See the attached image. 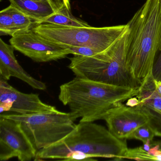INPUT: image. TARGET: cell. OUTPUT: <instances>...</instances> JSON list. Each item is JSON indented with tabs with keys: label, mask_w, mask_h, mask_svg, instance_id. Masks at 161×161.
Returning a JSON list of instances; mask_svg holds the SVG:
<instances>
[{
	"label": "cell",
	"mask_w": 161,
	"mask_h": 161,
	"mask_svg": "<svg viewBox=\"0 0 161 161\" xmlns=\"http://www.w3.org/2000/svg\"><path fill=\"white\" fill-rule=\"evenodd\" d=\"M152 72L141 82L136 97L139 103L161 114V94L156 87Z\"/></svg>",
	"instance_id": "13"
},
{
	"label": "cell",
	"mask_w": 161,
	"mask_h": 161,
	"mask_svg": "<svg viewBox=\"0 0 161 161\" xmlns=\"http://www.w3.org/2000/svg\"><path fill=\"white\" fill-rule=\"evenodd\" d=\"M66 47L71 54L74 55H81L84 56H92L98 53H100V52L87 47H69L65 46Z\"/></svg>",
	"instance_id": "19"
},
{
	"label": "cell",
	"mask_w": 161,
	"mask_h": 161,
	"mask_svg": "<svg viewBox=\"0 0 161 161\" xmlns=\"http://www.w3.org/2000/svg\"><path fill=\"white\" fill-rule=\"evenodd\" d=\"M17 30L12 17L3 10L0 12V35L13 36L17 33Z\"/></svg>",
	"instance_id": "16"
},
{
	"label": "cell",
	"mask_w": 161,
	"mask_h": 161,
	"mask_svg": "<svg viewBox=\"0 0 161 161\" xmlns=\"http://www.w3.org/2000/svg\"><path fill=\"white\" fill-rule=\"evenodd\" d=\"M11 5L38 22L55 13L47 0H9Z\"/></svg>",
	"instance_id": "12"
},
{
	"label": "cell",
	"mask_w": 161,
	"mask_h": 161,
	"mask_svg": "<svg viewBox=\"0 0 161 161\" xmlns=\"http://www.w3.org/2000/svg\"><path fill=\"white\" fill-rule=\"evenodd\" d=\"M14 50L0 39V79L8 81L11 77H15L34 89L46 90V84L32 77L20 65L14 54Z\"/></svg>",
	"instance_id": "11"
},
{
	"label": "cell",
	"mask_w": 161,
	"mask_h": 161,
	"mask_svg": "<svg viewBox=\"0 0 161 161\" xmlns=\"http://www.w3.org/2000/svg\"><path fill=\"white\" fill-rule=\"evenodd\" d=\"M52 6L55 13L62 11L64 9H70L69 0H47Z\"/></svg>",
	"instance_id": "20"
},
{
	"label": "cell",
	"mask_w": 161,
	"mask_h": 161,
	"mask_svg": "<svg viewBox=\"0 0 161 161\" xmlns=\"http://www.w3.org/2000/svg\"><path fill=\"white\" fill-rule=\"evenodd\" d=\"M154 136V132L149 124H147L138 128L132 135L130 139L133 138L140 140L144 144L147 140L152 141Z\"/></svg>",
	"instance_id": "18"
},
{
	"label": "cell",
	"mask_w": 161,
	"mask_h": 161,
	"mask_svg": "<svg viewBox=\"0 0 161 161\" xmlns=\"http://www.w3.org/2000/svg\"><path fill=\"white\" fill-rule=\"evenodd\" d=\"M152 73L154 80L161 82V48L156 56Z\"/></svg>",
	"instance_id": "21"
},
{
	"label": "cell",
	"mask_w": 161,
	"mask_h": 161,
	"mask_svg": "<svg viewBox=\"0 0 161 161\" xmlns=\"http://www.w3.org/2000/svg\"><path fill=\"white\" fill-rule=\"evenodd\" d=\"M154 81H155V84L156 85L157 89H158L159 92L161 94V82L158 81L156 80H155Z\"/></svg>",
	"instance_id": "24"
},
{
	"label": "cell",
	"mask_w": 161,
	"mask_h": 161,
	"mask_svg": "<svg viewBox=\"0 0 161 161\" xmlns=\"http://www.w3.org/2000/svg\"><path fill=\"white\" fill-rule=\"evenodd\" d=\"M129 29L108 49L92 56L74 55L68 67L81 79L138 89L140 84L129 72L126 63Z\"/></svg>",
	"instance_id": "4"
},
{
	"label": "cell",
	"mask_w": 161,
	"mask_h": 161,
	"mask_svg": "<svg viewBox=\"0 0 161 161\" xmlns=\"http://www.w3.org/2000/svg\"><path fill=\"white\" fill-rule=\"evenodd\" d=\"M10 43L15 50L38 63L57 61L71 54L66 47L45 39L33 29L16 34Z\"/></svg>",
	"instance_id": "8"
},
{
	"label": "cell",
	"mask_w": 161,
	"mask_h": 161,
	"mask_svg": "<svg viewBox=\"0 0 161 161\" xmlns=\"http://www.w3.org/2000/svg\"><path fill=\"white\" fill-rule=\"evenodd\" d=\"M127 25V68L141 84L152 72L161 48V0H146Z\"/></svg>",
	"instance_id": "2"
},
{
	"label": "cell",
	"mask_w": 161,
	"mask_h": 161,
	"mask_svg": "<svg viewBox=\"0 0 161 161\" xmlns=\"http://www.w3.org/2000/svg\"><path fill=\"white\" fill-rule=\"evenodd\" d=\"M1 113L12 111L20 114L57 112L55 106L47 104L38 94H25L10 85L7 81L0 79Z\"/></svg>",
	"instance_id": "9"
},
{
	"label": "cell",
	"mask_w": 161,
	"mask_h": 161,
	"mask_svg": "<svg viewBox=\"0 0 161 161\" xmlns=\"http://www.w3.org/2000/svg\"><path fill=\"white\" fill-rule=\"evenodd\" d=\"M151 140H148L146 142V143H144V145H143V148L146 151H148L151 148V147L152 145L151 144Z\"/></svg>",
	"instance_id": "23"
},
{
	"label": "cell",
	"mask_w": 161,
	"mask_h": 161,
	"mask_svg": "<svg viewBox=\"0 0 161 161\" xmlns=\"http://www.w3.org/2000/svg\"><path fill=\"white\" fill-rule=\"evenodd\" d=\"M37 152L20 122L0 116L1 161L17 158L30 161L34 160Z\"/></svg>",
	"instance_id": "7"
},
{
	"label": "cell",
	"mask_w": 161,
	"mask_h": 161,
	"mask_svg": "<svg viewBox=\"0 0 161 161\" xmlns=\"http://www.w3.org/2000/svg\"><path fill=\"white\" fill-rule=\"evenodd\" d=\"M33 29L37 34L53 43L69 47H87L103 52L122 36L128 26L67 27L42 23Z\"/></svg>",
	"instance_id": "5"
},
{
	"label": "cell",
	"mask_w": 161,
	"mask_h": 161,
	"mask_svg": "<svg viewBox=\"0 0 161 161\" xmlns=\"http://www.w3.org/2000/svg\"><path fill=\"white\" fill-rule=\"evenodd\" d=\"M20 122L37 151L63 139L76 128L71 113L57 111L31 114H2Z\"/></svg>",
	"instance_id": "6"
},
{
	"label": "cell",
	"mask_w": 161,
	"mask_h": 161,
	"mask_svg": "<svg viewBox=\"0 0 161 161\" xmlns=\"http://www.w3.org/2000/svg\"><path fill=\"white\" fill-rule=\"evenodd\" d=\"M138 89L75 78L60 87L59 99L80 122L103 119L113 109L136 97Z\"/></svg>",
	"instance_id": "3"
},
{
	"label": "cell",
	"mask_w": 161,
	"mask_h": 161,
	"mask_svg": "<svg viewBox=\"0 0 161 161\" xmlns=\"http://www.w3.org/2000/svg\"><path fill=\"white\" fill-rule=\"evenodd\" d=\"M128 149L126 139L118 138L103 126L80 122L64 138L38 150L34 161H95L98 157L120 160Z\"/></svg>",
	"instance_id": "1"
},
{
	"label": "cell",
	"mask_w": 161,
	"mask_h": 161,
	"mask_svg": "<svg viewBox=\"0 0 161 161\" xmlns=\"http://www.w3.org/2000/svg\"><path fill=\"white\" fill-rule=\"evenodd\" d=\"M3 10L8 13L12 17L17 30V33L31 30L37 25L36 20L28 16L12 5Z\"/></svg>",
	"instance_id": "15"
},
{
	"label": "cell",
	"mask_w": 161,
	"mask_h": 161,
	"mask_svg": "<svg viewBox=\"0 0 161 161\" xmlns=\"http://www.w3.org/2000/svg\"><path fill=\"white\" fill-rule=\"evenodd\" d=\"M50 23L67 27H88L85 21L74 17L71 10L64 9L54 13L38 22V24Z\"/></svg>",
	"instance_id": "14"
},
{
	"label": "cell",
	"mask_w": 161,
	"mask_h": 161,
	"mask_svg": "<svg viewBox=\"0 0 161 161\" xmlns=\"http://www.w3.org/2000/svg\"><path fill=\"white\" fill-rule=\"evenodd\" d=\"M139 100L138 99L137 97H133L130 98L127 100V103H126V105L130 107H133L135 106H137L139 103Z\"/></svg>",
	"instance_id": "22"
},
{
	"label": "cell",
	"mask_w": 161,
	"mask_h": 161,
	"mask_svg": "<svg viewBox=\"0 0 161 161\" xmlns=\"http://www.w3.org/2000/svg\"><path fill=\"white\" fill-rule=\"evenodd\" d=\"M109 130L118 138L130 139L139 127L148 124L147 115L136 106L122 104L112 110L104 118Z\"/></svg>",
	"instance_id": "10"
},
{
	"label": "cell",
	"mask_w": 161,
	"mask_h": 161,
	"mask_svg": "<svg viewBox=\"0 0 161 161\" xmlns=\"http://www.w3.org/2000/svg\"><path fill=\"white\" fill-rule=\"evenodd\" d=\"M124 159H133L137 161L154 160V156L149 154L148 151H146L142 147H140L135 148H128L123 158Z\"/></svg>",
	"instance_id": "17"
},
{
	"label": "cell",
	"mask_w": 161,
	"mask_h": 161,
	"mask_svg": "<svg viewBox=\"0 0 161 161\" xmlns=\"http://www.w3.org/2000/svg\"><path fill=\"white\" fill-rule=\"evenodd\" d=\"M35 1H40V0H35Z\"/></svg>",
	"instance_id": "25"
}]
</instances>
